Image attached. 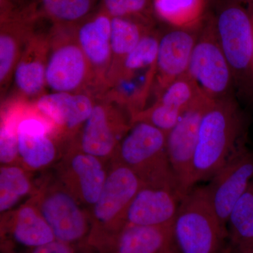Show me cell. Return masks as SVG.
I'll return each mask as SVG.
<instances>
[{"instance_id": "cell-1", "label": "cell", "mask_w": 253, "mask_h": 253, "mask_svg": "<svg viewBox=\"0 0 253 253\" xmlns=\"http://www.w3.org/2000/svg\"><path fill=\"white\" fill-rule=\"evenodd\" d=\"M246 125L235 96L211 101L199 128L194 159L195 185L209 181L231 155L246 144Z\"/></svg>"}, {"instance_id": "cell-2", "label": "cell", "mask_w": 253, "mask_h": 253, "mask_svg": "<svg viewBox=\"0 0 253 253\" xmlns=\"http://www.w3.org/2000/svg\"><path fill=\"white\" fill-rule=\"evenodd\" d=\"M216 31L234 79L236 98L253 103V0H216Z\"/></svg>"}, {"instance_id": "cell-3", "label": "cell", "mask_w": 253, "mask_h": 253, "mask_svg": "<svg viewBox=\"0 0 253 253\" xmlns=\"http://www.w3.org/2000/svg\"><path fill=\"white\" fill-rule=\"evenodd\" d=\"M99 199L89 210L91 229L86 248L106 253L126 225V211L141 186L135 173L121 163L111 161Z\"/></svg>"}, {"instance_id": "cell-4", "label": "cell", "mask_w": 253, "mask_h": 253, "mask_svg": "<svg viewBox=\"0 0 253 253\" xmlns=\"http://www.w3.org/2000/svg\"><path fill=\"white\" fill-rule=\"evenodd\" d=\"M176 253H226L227 232L210 202L206 186L181 199L172 226Z\"/></svg>"}, {"instance_id": "cell-5", "label": "cell", "mask_w": 253, "mask_h": 253, "mask_svg": "<svg viewBox=\"0 0 253 253\" xmlns=\"http://www.w3.org/2000/svg\"><path fill=\"white\" fill-rule=\"evenodd\" d=\"M112 161L129 168L144 185L170 188L179 194L168 158L167 133L149 123L131 124Z\"/></svg>"}, {"instance_id": "cell-6", "label": "cell", "mask_w": 253, "mask_h": 253, "mask_svg": "<svg viewBox=\"0 0 253 253\" xmlns=\"http://www.w3.org/2000/svg\"><path fill=\"white\" fill-rule=\"evenodd\" d=\"M160 37L154 29L148 33L125 60L103 93L127 111L131 122L146 107L152 94Z\"/></svg>"}, {"instance_id": "cell-7", "label": "cell", "mask_w": 253, "mask_h": 253, "mask_svg": "<svg viewBox=\"0 0 253 253\" xmlns=\"http://www.w3.org/2000/svg\"><path fill=\"white\" fill-rule=\"evenodd\" d=\"M30 200L51 228L55 239L86 248L90 214L56 176L41 181Z\"/></svg>"}, {"instance_id": "cell-8", "label": "cell", "mask_w": 253, "mask_h": 253, "mask_svg": "<svg viewBox=\"0 0 253 253\" xmlns=\"http://www.w3.org/2000/svg\"><path fill=\"white\" fill-rule=\"evenodd\" d=\"M46 83L53 92L98 93L90 65L76 37V26L53 25L50 30Z\"/></svg>"}, {"instance_id": "cell-9", "label": "cell", "mask_w": 253, "mask_h": 253, "mask_svg": "<svg viewBox=\"0 0 253 253\" xmlns=\"http://www.w3.org/2000/svg\"><path fill=\"white\" fill-rule=\"evenodd\" d=\"M187 73L209 99L236 96L232 73L218 39L212 14L206 16L200 26Z\"/></svg>"}, {"instance_id": "cell-10", "label": "cell", "mask_w": 253, "mask_h": 253, "mask_svg": "<svg viewBox=\"0 0 253 253\" xmlns=\"http://www.w3.org/2000/svg\"><path fill=\"white\" fill-rule=\"evenodd\" d=\"M96 99L90 116L76 134V142L71 146L105 163L112 161L132 123L127 111L113 100L102 94Z\"/></svg>"}, {"instance_id": "cell-11", "label": "cell", "mask_w": 253, "mask_h": 253, "mask_svg": "<svg viewBox=\"0 0 253 253\" xmlns=\"http://www.w3.org/2000/svg\"><path fill=\"white\" fill-rule=\"evenodd\" d=\"M212 99L205 94L183 113L167 133V151L181 199L194 186V159L201 120Z\"/></svg>"}, {"instance_id": "cell-12", "label": "cell", "mask_w": 253, "mask_h": 253, "mask_svg": "<svg viewBox=\"0 0 253 253\" xmlns=\"http://www.w3.org/2000/svg\"><path fill=\"white\" fill-rule=\"evenodd\" d=\"M253 179V152L245 144L231 155L206 185L211 206L226 229L231 211Z\"/></svg>"}, {"instance_id": "cell-13", "label": "cell", "mask_w": 253, "mask_h": 253, "mask_svg": "<svg viewBox=\"0 0 253 253\" xmlns=\"http://www.w3.org/2000/svg\"><path fill=\"white\" fill-rule=\"evenodd\" d=\"M56 138L49 120L28 104L18 125L19 166L29 172L49 167L58 157Z\"/></svg>"}, {"instance_id": "cell-14", "label": "cell", "mask_w": 253, "mask_h": 253, "mask_svg": "<svg viewBox=\"0 0 253 253\" xmlns=\"http://www.w3.org/2000/svg\"><path fill=\"white\" fill-rule=\"evenodd\" d=\"M107 174L104 161L70 146L58 164L56 176L82 206L90 210L99 199Z\"/></svg>"}, {"instance_id": "cell-15", "label": "cell", "mask_w": 253, "mask_h": 253, "mask_svg": "<svg viewBox=\"0 0 253 253\" xmlns=\"http://www.w3.org/2000/svg\"><path fill=\"white\" fill-rule=\"evenodd\" d=\"M1 251L31 250L55 241L51 228L31 200L1 215Z\"/></svg>"}, {"instance_id": "cell-16", "label": "cell", "mask_w": 253, "mask_h": 253, "mask_svg": "<svg viewBox=\"0 0 253 253\" xmlns=\"http://www.w3.org/2000/svg\"><path fill=\"white\" fill-rule=\"evenodd\" d=\"M0 28V84L5 90L14 76L15 68L36 30L38 19L29 6L22 10H14L1 5Z\"/></svg>"}, {"instance_id": "cell-17", "label": "cell", "mask_w": 253, "mask_h": 253, "mask_svg": "<svg viewBox=\"0 0 253 253\" xmlns=\"http://www.w3.org/2000/svg\"><path fill=\"white\" fill-rule=\"evenodd\" d=\"M111 22L112 18L99 9L76 26V37L90 65L98 94L105 90L112 60Z\"/></svg>"}, {"instance_id": "cell-18", "label": "cell", "mask_w": 253, "mask_h": 253, "mask_svg": "<svg viewBox=\"0 0 253 253\" xmlns=\"http://www.w3.org/2000/svg\"><path fill=\"white\" fill-rule=\"evenodd\" d=\"M199 27L193 29L173 28L161 35L152 92L156 100L171 83L187 73Z\"/></svg>"}, {"instance_id": "cell-19", "label": "cell", "mask_w": 253, "mask_h": 253, "mask_svg": "<svg viewBox=\"0 0 253 253\" xmlns=\"http://www.w3.org/2000/svg\"><path fill=\"white\" fill-rule=\"evenodd\" d=\"M95 101L89 93L52 92L42 95L34 105L54 126L57 137L71 138L90 116Z\"/></svg>"}, {"instance_id": "cell-20", "label": "cell", "mask_w": 253, "mask_h": 253, "mask_svg": "<svg viewBox=\"0 0 253 253\" xmlns=\"http://www.w3.org/2000/svg\"><path fill=\"white\" fill-rule=\"evenodd\" d=\"M181 200L174 189L143 184L126 211V224L171 227Z\"/></svg>"}, {"instance_id": "cell-21", "label": "cell", "mask_w": 253, "mask_h": 253, "mask_svg": "<svg viewBox=\"0 0 253 253\" xmlns=\"http://www.w3.org/2000/svg\"><path fill=\"white\" fill-rule=\"evenodd\" d=\"M49 49V31H35L14 73L15 84L23 99H38L44 94Z\"/></svg>"}, {"instance_id": "cell-22", "label": "cell", "mask_w": 253, "mask_h": 253, "mask_svg": "<svg viewBox=\"0 0 253 253\" xmlns=\"http://www.w3.org/2000/svg\"><path fill=\"white\" fill-rule=\"evenodd\" d=\"M106 253H176L172 226L126 224Z\"/></svg>"}, {"instance_id": "cell-23", "label": "cell", "mask_w": 253, "mask_h": 253, "mask_svg": "<svg viewBox=\"0 0 253 253\" xmlns=\"http://www.w3.org/2000/svg\"><path fill=\"white\" fill-rule=\"evenodd\" d=\"M152 30L151 19L112 18L111 37L112 60L106 87L117 74L126 57L138 46L142 38Z\"/></svg>"}, {"instance_id": "cell-24", "label": "cell", "mask_w": 253, "mask_h": 253, "mask_svg": "<svg viewBox=\"0 0 253 253\" xmlns=\"http://www.w3.org/2000/svg\"><path fill=\"white\" fill-rule=\"evenodd\" d=\"M227 252L253 253V179L226 222Z\"/></svg>"}, {"instance_id": "cell-25", "label": "cell", "mask_w": 253, "mask_h": 253, "mask_svg": "<svg viewBox=\"0 0 253 253\" xmlns=\"http://www.w3.org/2000/svg\"><path fill=\"white\" fill-rule=\"evenodd\" d=\"M99 0H33L29 5L37 19L55 26H75L92 13Z\"/></svg>"}, {"instance_id": "cell-26", "label": "cell", "mask_w": 253, "mask_h": 253, "mask_svg": "<svg viewBox=\"0 0 253 253\" xmlns=\"http://www.w3.org/2000/svg\"><path fill=\"white\" fill-rule=\"evenodd\" d=\"M156 16L174 28L199 27L206 16L208 0H152Z\"/></svg>"}, {"instance_id": "cell-27", "label": "cell", "mask_w": 253, "mask_h": 253, "mask_svg": "<svg viewBox=\"0 0 253 253\" xmlns=\"http://www.w3.org/2000/svg\"><path fill=\"white\" fill-rule=\"evenodd\" d=\"M18 98L2 108L0 128V162L1 166L18 165V125L28 103Z\"/></svg>"}, {"instance_id": "cell-28", "label": "cell", "mask_w": 253, "mask_h": 253, "mask_svg": "<svg viewBox=\"0 0 253 253\" xmlns=\"http://www.w3.org/2000/svg\"><path fill=\"white\" fill-rule=\"evenodd\" d=\"M28 171L18 165L1 166L0 169V212L12 211L13 208L26 196L31 197L36 186Z\"/></svg>"}, {"instance_id": "cell-29", "label": "cell", "mask_w": 253, "mask_h": 253, "mask_svg": "<svg viewBox=\"0 0 253 253\" xmlns=\"http://www.w3.org/2000/svg\"><path fill=\"white\" fill-rule=\"evenodd\" d=\"M204 93L188 73L176 79L155 101L183 113Z\"/></svg>"}, {"instance_id": "cell-30", "label": "cell", "mask_w": 253, "mask_h": 253, "mask_svg": "<svg viewBox=\"0 0 253 253\" xmlns=\"http://www.w3.org/2000/svg\"><path fill=\"white\" fill-rule=\"evenodd\" d=\"M99 9L111 18L151 19L152 0H100Z\"/></svg>"}, {"instance_id": "cell-31", "label": "cell", "mask_w": 253, "mask_h": 253, "mask_svg": "<svg viewBox=\"0 0 253 253\" xmlns=\"http://www.w3.org/2000/svg\"><path fill=\"white\" fill-rule=\"evenodd\" d=\"M1 253H77L76 247L71 245L65 244L61 241H55L49 244L37 247L28 251H5Z\"/></svg>"}]
</instances>
